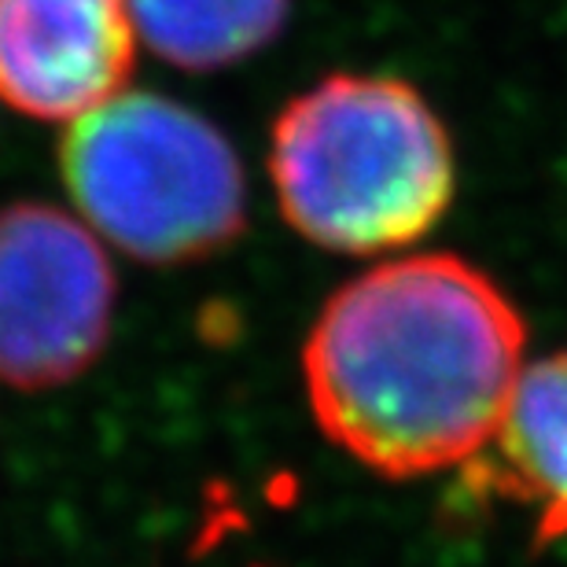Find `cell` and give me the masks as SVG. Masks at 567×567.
Instances as JSON below:
<instances>
[{"label":"cell","mask_w":567,"mask_h":567,"mask_svg":"<svg viewBox=\"0 0 567 567\" xmlns=\"http://www.w3.org/2000/svg\"><path fill=\"white\" fill-rule=\"evenodd\" d=\"M74 214L141 266H192L240 240L247 181L229 137L169 96L126 89L60 144Z\"/></svg>","instance_id":"3"},{"label":"cell","mask_w":567,"mask_h":567,"mask_svg":"<svg viewBox=\"0 0 567 567\" xmlns=\"http://www.w3.org/2000/svg\"><path fill=\"white\" fill-rule=\"evenodd\" d=\"M464 472L524 508L538 549L567 538V347L524 365L494 442Z\"/></svg>","instance_id":"6"},{"label":"cell","mask_w":567,"mask_h":567,"mask_svg":"<svg viewBox=\"0 0 567 567\" xmlns=\"http://www.w3.org/2000/svg\"><path fill=\"white\" fill-rule=\"evenodd\" d=\"M137 41L177 71H221L280 38L291 0H126Z\"/></svg>","instance_id":"7"},{"label":"cell","mask_w":567,"mask_h":567,"mask_svg":"<svg viewBox=\"0 0 567 567\" xmlns=\"http://www.w3.org/2000/svg\"><path fill=\"white\" fill-rule=\"evenodd\" d=\"M137 49L126 0H0V100L71 126L126 93Z\"/></svg>","instance_id":"5"},{"label":"cell","mask_w":567,"mask_h":567,"mask_svg":"<svg viewBox=\"0 0 567 567\" xmlns=\"http://www.w3.org/2000/svg\"><path fill=\"white\" fill-rule=\"evenodd\" d=\"M118 284L107 244L71 210L0 207V383L55 391L104 358Z\"/></svg>","instance_id":"4"},{"label":"cell","mask_w":567,"mask_h":567,"mask_svg":"<svg viewBox=\"0 0 567 567\" xmlns=\"http://www.w3.org/2000/svg\"><path fill=\"white\" fill-rule=\"evenodd\" d=\"M527 324L461 255H402L347 280L302 343L321 435L383 480L480 461L524 372Z\"/></svg>","instance_id":"1"},{"label":"cell","mask_w":567,"mask_h":567,"mask_svg":"<svg viewBox=\"0 0 567 567\" xmlns=\"http://www.w3.org/2000/svg\"><path fill=\"white\" fill-rule=\"evenodd\" d=\"M269 177L302 240L380 255L435 229L457 169L446 126L410 82L328 74L274 118Z\"/></svg>","instance_id":"2"}]
</instances>
